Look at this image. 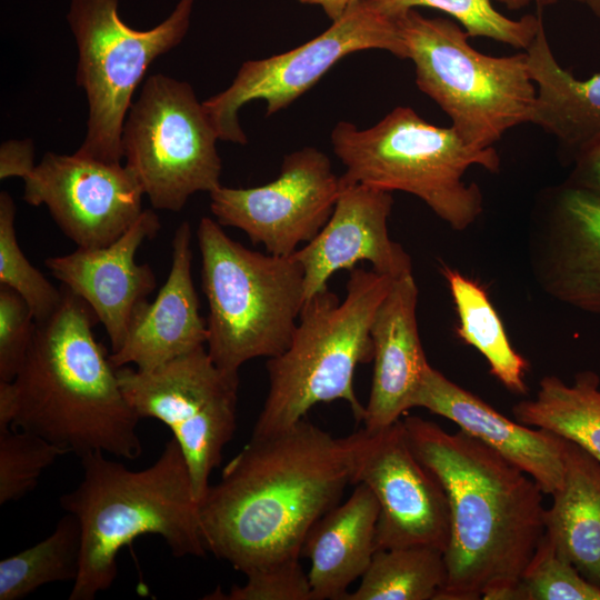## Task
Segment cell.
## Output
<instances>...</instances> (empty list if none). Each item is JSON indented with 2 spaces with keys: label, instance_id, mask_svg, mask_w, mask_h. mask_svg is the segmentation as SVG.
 Here are the masks:
<instances>
[{
  "label": "cell",
  "instance_id": "d6986e66",
  "mask_svg": "<svg viewBox=\"0 0 600 600\" xmlns=\"http://www.w3.org/2000/svg\"><path fill=\"white\" fill-rule=\"evenodd\" d=\"M412 407L454 422L461 431L528 473L544 494H553L562 487L564 438L510 420L430 364Z\"/></svg>",
  "mask_w": 600,
  "mask_h": 600
},
{
  "label": "cell",
  "instance_id": "e575fe53",
  "mask_svg": "<svg viewBox=\"0 0 600 600\" xmlns=\"http://www.w3.org/2000/svg\"><path fill=\"white\" fill-rule=\"evenodd\" d=\"M571 162L567 183L600 197V134L582 146Z\"/></svg>",
  "mask_w": 600,
  "mask_h": 600
},
{
  "label": "cell",
  "instance_id": "f35d334b",
  "mask_svg": "<svg viewBox=\"0 0 600 600\" xmlns=\"http://www.w3.org/2000/svg\"><path fill=\"white\" fill-rule=\"evenodd\" d=\"M509 10H520L536 4L538 8H544L557 2V0H496Z\"/></svg>",
  "mask_w": 600,
  "mask_h": 600
},
{
  "label": "cell",
  "instance_id": "f546056e",
  "mask_svg": "<svg viewBox=\"0 0 600 600\" xmlns=\"http://www.w3.org/2000/svg\"><path fill=\"white\" fill-rule=\"evenodd\" d=\"M16 203L7 191L0 193V284L18 292L37 322L54 313L62 300L57 289L27 259L17 240Z\"/></svg>",
  "mask_w": 600,
  "mask_h": 600
},
{
  "label": "cell",
  "instance_id": "836d02e7",
  "mask_svg": "<svg viewBox=\"0 0 600 600\" xmlns=\"http://www.w3.org/2000/svg\"><path fill=\"white\" fill-rule=\"evenodd\" d=\"M210 600H311L308 573L299 562L289 561L247 576L242 586L229 593L220 588L204 597Z\"/></svg>",
  "mask_w": 600,
  "mask_h": 600
},
{
  "label": "cell",
  "instance_id": "7a4b0ae2",
  "mask_svg": "<svg viewBox=\"0 0 600 600\" xmlns=\"http://www.w3.org/2000/svg\"><path fill=\"white\" fill-rule=\"evenodd\" d=\"M402 421L449 504L447 580L436 600H524L521 576L546 531L539 484L461 430L450 433L418 416Z\"/></svg>",
  "mask_w": 600,
  "mask_h": 600
},
{
  "label": "cell",
  "instance_id": "83f0119b",
  "mask_svg": "<svg viewBox=\"0 0 600 600\" xmlns=\"http://www.w3.org/2000/svg\"><path fill=\"white\" fill-rule=\"evenodd\" d=\"M80 556V523L67 512L46 539L0 561V600L26 598L47 583L74 581Z\"/></svg>",
  "mask_w": 600,
  "mask_h": 600
},
{
  "label": "cell",
  "instance_id": "30bf717a",
  "mask_svg": "<svg viewBox=\"0 0 600 600\" xmlns=\"http://www.w3.org/2000/svg\"><path fill=\"white\" fill-rule=\"evenodd\" d=\"M218 140L192 86L162 73L147 78L122 130L126 166L154 209L173 212L221 186Z\"/></svg>",
  "mask_w": 600,
  "mask_h": 600
},
{
  "label": "cell",
  "instance_id": "7402d4cb",
  "mask_svg": "<svg viewBox=\"0 0 600 600\" xmlns=\"http://www.w3.org/2000/svg\"><path fill=\"white\" fill-rule=\"evenodd\" d=\"M378 516L376 497L358 483L342 504L310 528L301 556L311 562V600H344L349 586L363 576L377 551Z\"/></svg>",
  "mask_w": 600,
  "mask_h": 600
},
{
  "label": "cell",
  "instance_id": "4316f807",
  "mask_svg": "<svg viewBox=\"0 0 600 600\" xmlns=\"http://www.w3.org/2000/svg\"><path fill=\"white\" fill-rule=\"evenodd\" d=\"M446 580L444 554L437 548L379 549L344 600H436Z\"/></svg>",
  "mask_w": 600,
  "mask_h": 600
},
{
  "label": "cell",
  "instance_id": "5bb4252c",
  "mask_svg": "<svg viewBox=\"0 0 600 600\" xmlns=\"http://www.w3.org/2000/svg\"><path fill=\"white\" fill-rule=\"evenodd\" d=\"M361 430L352 484L367 486L378 501L377 550L426 546L444 553L450 536L448 499L413 453L403 421L378 431Z\"/></svg>",
  "mask_w": 600,
  "mask_h": 600
},
{
  "label": "cell",
  "instance_id": "7c38bea8",
  "mask_svg": "<svg viewBox=\"0 0 600 600\" xmlns=\"http://www.w3.org/2000/svg\"><path fill=\"white\" fill-rule=\"evenodd\" d=\"M371 49L408 59L397 20L372 0H353L318 37L283 53L243 62L231 84L202 103L219 140L246 144L238 116L244 104L262 99L267 116L274 114L312 88L342 58Z\"/></svg>",
  "mask_w": 600,
  "mask_h": 600
},
{
  "label": "cell",
  "instance_id": "ab89813d",
  "mask_svg": "<svg viewBox=\"0 0 600 600\" xmlns=\"http://www.w3.org/2000/svg\"><path fill=\"white\" fill-rule=\"evenodd\" d=\"M587 7L598 19H600V0H571Z\"/></svg>",
  "mask_w": 600,
  "mask_h": 600
},
{
  "label": "cell",
  "instance_id": "52a82bcc",
  "mask_svg": "<svg viewBox=\"0 0 600 600\" xmlns=\"http://www.w3.org/2000/svg\"><path fill=\"white\" fill-rule=\"evenodd\" d=\"M209 314L208 353L221 369L282 353L304 306V272L290 256L264 254L232 240L217 221L197 229Z\"/></svg>",
  "mask_w": 600,
  "mask_h": 600
},
{
  "label": "cell",
  "instance_id": "5b68a950",
  "mask_svg": "<svg viewBox=\"0 0 600 600\" xmlns=\"http://www.w3.org/2000/svg\"><path fill=\"white\" fill-rule=\"evenodd\" d=\"M393 279L350 270L343 301L329 289L308 300L288 348L269 358V390L251 437H266L304 419L317 403L344 400L357 421L364 417L353 376L373 360L371 324Z\"/></svg>",
  "mask_w": 600,
  "mask_h": 600
},
{
  "label": "cell",
  "instance_id": "ffe728a7",
  "mask_svg": "<svg viewBox=\"0 0 600 600\" xmlns=\"http://www.w3.org/2000/svg\"><path fill=\"white\" fill-rule=\"evenodd\" d=\"M191 228L183 221L172 238L168 278L152 302L133 313L122 346L109 354L116 368L133 363L153 370L207 344V321L199 312L192 274Z\"/></svg>",
  "mask_w": 600,
  "mask_h": 600
},
{
  "label": "cell",
  "instance_id": "9c48e42d",
  "mask_svg": "<svg viewBox=\"0 0 600 600\" xmlns=\"http://www.w3.org/2000/svg\"><path fill=\"white\" fill-rule=\"evenodd\" d=\"M196 0H179L148 30L124 23L119 0H70L67 21L78 48L76 80L87 96V132L78 153L121 163L122 130L132 97L150 64L186 37Z\"/></svg>",
  "mask_w": 600,
  "mask_h": 600
},
{
  "label": "cell",
  "instance_id": "e0dca14e",
  "mask_svg": "<svg viewBox=\"0 0 600 600\" xmlns=\"http://www.w3.org/2000/svg\"><path fill=\"white\" fill-rule=\"evenodd\" d=\"M320 232L293 256L304 272V303L328 289L330 277L369 261L378 273L397 279L412 273L410 256L388 231L392 192L361 183H346Z\"/></svg>",
  "mask_w": 600,
  "mask_h": 600
},
{
  "label": "cell",
  "instance_id": "1f68e13d",
  "mask_svg": "<svg viewBox=\"0 0 600 600\" xmlns=\"http://www.w3.org/2000/svg\"><path fill=\"white\" fill-rule=\"evenodd\" d=\"M520 584L524 600H600V588L558 552L546 533L524 569Z\"/></svg>",
  "mask_w": 600,
  "mask_h": 600
},
{
  "label": "cell",
  "instance_id": "d590c367",
  "mask_svg": "<svg viewBox=\"0 0 600 600\" xmlns=\"http://www.w3.org/2000/svg\"><path fill=\"white\" fill-rule=\"evenodd\" d=\"M34 147L30 139L8 140L0 148V179H24L34 169Z\"/></svg>",
  "mask_w": 600,
  "mask_h": 600
},
{
  "label": "cell",
  "instance_id": "8fae6325",
  "mask_svg": "<svg viewBox=\"0 0 600 600\" xmlns=\"http://www.w3.org/2000/svg\"><path fill=\"white\" fill-rule=\"evenodd\" d=\"M117 374L138 417L157 419L171 430L200 503L237 429L238 372L219 368L203 346L153 370L123 366Z\"/></svg>",
  "mask_w": 600,
  "mask_h": 600
},
{
  "label": "cell",
  "instance_id": "4fadbf2b",
  "mask_svg": "<svg viewBox=\"0 0 600 600\" xmlns=\"http://www.w3.org/2000/svg\"><path fill=\"white\" fill-rule=\"evenodd\" d=\"M340 188L328 156L304 147L284 156L273 181L253 188L218 187L209 193L210 209L219 224L238 228L252 244L286 257L324 227Z\"/></svg>",
  "mask_w": 600,
  "mask_h": 600
},
{
  "label": "cell",
  "instance_id": "f1b7e54d",
  "mask_svg": "<svg viewBox=\"0 0 600 600\" xmlns=\"http://www.w3.org/2000/svg\"><path fill=\"white\" fill-rule=\"evenodd\" d=\"M391 18L417 7L440 10L454 19L470 37H486L524 51L543 24L540 14L511 19L499 12L492 0H372Z\"/></svg>",
  "mask_w": 600,
  "mask_h": 600
},
{
  "label": "cell",
  "instance_id": "3957f363",
  "mask_svg": "<svg viewBox=\"0 0 600 600\" xmlns=\"http://www.w3.org/2000/svg\"><path fill=\"white\" fill-rule=\"evenodd\" d=\"M58 309L37 322L12 380L18 410L11 428L33 432L79 458L92 451L137 459L140 418L126 399L117 368L93 333L88 303L64 286Z\"/></svg>",
  "mask_w": 600,
  "mask_h": 600
},
{
  "label": "cell",
  "instance_id": "d4e9b609",
  "mask_svg": "<svg viewBox=\"0 0 600 600\" xmlns=\"http://www.w3.org/2000/svg\"><path fill=\"white\" fill-rule=\"evenodd\" d=\"M514 420L570 440L600 461V377L577 372L572 384L544 376L533 399L513 406Z\"/></svg>",
  "mask_w": 600,
  "mask_h": 600
},
{
  "label": "cell",
  "instance_id": "44dd1931",
  "mask_svg": "<svg viewBox=\"0 0 600 600\" xmlns=\"http://www.w3.org/2000/svg\"><path fill=\"white\" fill-rule=\"evenodd\" d=\"M418 293L412 273L393 279L374 314L373 377L362 420L367 431L384 429L413 408L429 366L418 330Z\"/></svg>",
  "mask_w": 600,
  "mask_h": 600
},
{
  "label": "cell",
  "instance_id": "2e32d148",
  "mask_svg": "<svg viewBox=\"0 0 600 600\" xmlns=\"http://www.w3.org/2000/svg\"><path fill=\"white\" fill-rule=\"evenodd\" d=\"M529 258L548 296L600 314V197L567 182L551 189L532 222Z\"/></svg>",
  "mask_w": 600,
  "mask_h": 600
},
{
  "label": "cell",
  "instance_id": "277c9868",
  "mask_svg": "<svg viewBox=\"0 0 600 600\" xmlns=\"http://www.w3.org/2000/svg\"><path fill=\"white\" fill-rule=\"evenodd\" d=\"M80 461L81 482L59 499L81 528L80 569L69 600H93L108 590L118 573L119 551L141 536H160L177 558L206 554L199 502L173 438L142 470H130L101 451Z\"/></svg>",
  "mask_w": 600,
  "mask_h": 600
},
{
  "label": "cell",
  "instance_id": "4dcf8cb0",
  "mask_svg": "<svg viewBox=\"0 0 600 600\" xmlns=\"http://www.w3.org/2000/svg\"><path fill=\"white\" fill-rule=\"evenodd\" d=\"M70 453L49 440L18 428L0 431V504L31 492L49 466Z\"/></svg>",
  "mask_w": 600,
  "mask_h": 600
},
{
  "label": "cell",
  "instance_id": "484cf974",
  "mask_svg": "<svg viewBox=\"0 0 600 600\" xmlns=\"http://www.w3.org/2000/svg\"><path fill=\"white\" fill-rule=\"evenodd\" d=\"M458 313V337L476 348L487 360L491 374L516 394H527L528 361L509 341L503 323L486 289L459 271L442 266Z\"/></svg>",
  "mask_w": 600,
  "mask_h": 600
},
{
  "label": "cell",
  "instance_id": "ba28073f",
  "mask_svg": "<svg viewBox=\"0 0 600 600\" xmlns=\"http://www.w3.org/2000/svg\"><path fill=\"white\" fill-rule=\"evenodd\" d=\"M396 20L418 88L449 116L467 144L491 148L508 130L531 121L537 89L526 51L481 53L457 21L416 9Z\"/></svg>",
  "mask_w": 600,
  "mask_h": 600
},
{
  "label": "cell",
  "instance_id": "74e56055",
  "mask_svg": "<svg viewBox=\"0 0 600 600\" xmlns=\"http://www.w3.org/2000/svg\"><path fill=\"white\" fill-rule=\"evenodd\" d=\"M302 4L318 6L332 21L338 19L353 0H298Z\"/></svg>",
  "mask_w": 600,
  "mask_h": 600
},
{
  "label": "cell",
  "instance_id": "d6a6232c",
  "mask_svg": "<svg viewBox=\"0 0 600 600\" xmlns=\"http://www.w3.org/2000/svg\"><path fill=\"white\" fill-rule=\"evenodd\" d=\"M36 330L33 313L14 290L0 284V381L18 374Z\"/></svg>",
  "mask_w": 600,
  "mask_h": 600
},
{
  "label": "cell",
  "instance_id": "603a6c76",
  "mask_svg": "<svg viewBox=\"0 0 600 600\" xmlns=\"http://www.w3.org/2000/svg\"><path fill=\"white\" fill-rule=\"evenodd\" d=\"M564 440L563 483L546 509L544 533L558 552L600 588V461Z\"/></svg>",
  "mask_w": 600,
  "mask_h": 600
},
{
  "label": "cell",
  "instance_id": "8992f818",
  "mask_svg": "<svg viewBox=\"0 0 600 600\" xmlns=\"http://www.w3.org/2000/svg\"><path fill=\"white\" fill-rule=\"evenodd\" d=\"M330 138L346 168L342 182L413 194L457 231L483 211L480 188L463 180L466 171L500 168L493 147H471L452 127L431 124L409 107L394 108L367 129L340 121Z\"/></svg>",
  "mask_w": 600,
  "mask_h": 600
},
{
  "label": "cell",
  "instance_id": "9a60e30c",
  "mask_svg": "<svg viewBox=\"0 0 600 600\" xmlns=\"http://www.w3.org/2000/svg\"><path fill=\"white\" fill-rule=\"evenodd\" d=\"M23 181V200L34 207L44 204L79 248L110 244L143 211V188L126 164L77 151L47 152Z\"/></svg>",
  "mask_w": 600,
  "mask_h": 600
},
{
  "label": "cell",
  "instance_id": "cb8c5ba5",
  "mask_svg": "<svg viewBox=\"0 0 600 600\" xmlns=\"http://www.w3.org/2000/svg\"><path fill=\"white\" fill-rule=\"evenodd\" d=\"M537 94L531 123L552 134L569 153L600 134V73L577 79L557 61L543 24L526 50Z\"/></svg>",
  "mask_w": 600,
  "mask_h": 600
},
{
  "label": "cell",
  "instance_id": "8d00e7d4",
  "mask_svg": "<svg viewBox=\"0 0 600 600\" xmlns=\"http://www.w3.org/2000/svg\"><path fill=\"white\" fill-rule=\"evenodd\" d=\"M18 410L13 381H0V431L11 428Z\"/></svg>",
  "mask_w": 600,
  "mask_h": 600
},
{
  "label": "cell",
  "instance_id": "ac0fdd59",
  "mask_svg": "<svg viewBox=\"0 0 600 600\" xmlns=\"http://www.w3.org/2000/svg\"><path fill=\"white\" fill-rule=\"evenodd\" d=\"M159 229L157 213L143 210L110 244L78 247L71 253L44 261L51 274L92 309L108 333L111 352L122 346L133 313L156 288L150 266L140 264L134 258L140 246Z\"/></svg>",
  "mask_w": 600,
  "mask_h": 600
},
{
  "label": "cell",
  "instance_id": "6da1fadb",
  "mask_svg": "<svg viewBox=\"0 0 600 600\" xmlns=\"http://www.w3.org/2000/svg\"><path fill=\"white\" fill-rule=\"evenodd\" d=\"M361 434L337 438L303 419L251 437L199 503L207 551L246 576L299 560L310 528L352 484Z\"/></svg>",
  "mask_w": 600,
  "mask_h": 600
}]
</instances>
